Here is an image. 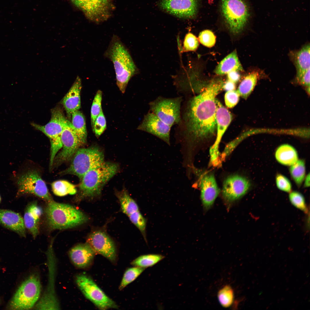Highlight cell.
I'll use <instances>...</instances> for the list:
<instances>
[{"mask_svg": "<svg viewBox=\"0 0 310 310\" xmlns=\"http://www.w3.org/2000/svg\"><path fill=\"white\" fill-rule=\"evenodd\" d=\"M145 268L134 266L127 269L124 273L119 288L121 290L135 280L144 271Z\"/></svg>", "mask_w": 310, "mask_h": 310, "instance_id": "obj_33", "label": "cell"}, {"mask_svg": "<svg viewBox=\"0 0 310 310\" xmlns=\"http://www.w3.org/2000/svg\"><path fill=\"white\" fill-rule=\"evenodd\" d=\"M82 88L81 79L78 76L72 86L64 97L62 104L68 115L71 116L81 106L80 93Z\"/></svg>", "mask_w": 310, "mask_h": 310, "instance_id": "obj_21", "label": "cell"}, {"mask_svg": "<svg viewBox=\"0 0 310 310\" xmlns=\"http://www.w3.org/2000/svg\"><path fill=\"white\" fill-rule=\"evenodd\" d=\"M16 184L19 195L32 194L48 202L53 200L45 182L36 170H29L19 176Z\"/></svg>", "mask_w": 310, "mask_h": 310, "instance_id": "obj_11", "label": "cell"}, {"mask_svg": "<svg viewBox=\"0 0 310 310\" xmlns=\"http://www.w3.org/2000/svg\"><path fill=\"white\" fill-rule=\"evenodd\" d=\"M181 97L166 98L159 96L149 103L151 112L170 127L181 123Z\"/></svg>", "mask_w": 310, "mask_h": 310, "instance_id": "obj_9", "label": "cell"}, {"mask_svg": "<svg viewBox=\"0 0 310 310\" xmlns=\"http://www.w3.org/2000/svg\"><path fill=\"white\" fill-rule=\"evenodd\" d=\"M235 83L228 80L224 83L223 89L228 91L235 90Z\"/></svg>", "mask_w": 310, "mask_h": 310, "instance_id": "obj_45", "label": "cell"}, {"mask_svg": "<svg viewBox=\"0 0 310 310\" xmlns=\"http://www.w3.org/2000/svg\"><path fill=\"white\" fill-rule=\"evenodd\" d=\"M104 56L113 63L117 85L124 93L129 80L138 71L128 49L119 36L113 35Z\"/></svg>", "mask_w": 310, "mask_h": 310, "instance_id": "obj_2", "label": "cell"}, {"mask_svg": "<svg viewBox=\"0 0 310 310\" xmlns=\"http://www.w3.org/2000/svg\"><path fill=\"white\" fill-rule=\"evenodd\" d=\"M0 224L22 237L26 236L24 219L18 213L9 210L0 209Z\"/></svg>", "mask_w": 310, "mask_h": 310, "instance_id": "obj_22", "label": "cell"}, {"mask_svg": "<svg viewBox=\"0 0 310 310\" xmlns=\"http://www.w3.org/2000/svg\"><path fill=\"white\" fill-rule=\"evenodd\" d=\"M216 113L217 137L216 142L213 146L214 149L211 152L218 154V144L223 134L230 124L232 119L231 114L217 99H216Z\"/></svg>", "mask_w": 310, "mask_h": 310, "instance_id": "obj_20", "label": "cell"}, {"mask_svg": "<svg viewBox=\"0 0 310 310\" xmlns=\"http://www.w3.org/2000/svg\"><path fill=\"white\" fill-rule=\"evenodd\" d=\"M72 158L70 166L61 172V175H74L81 179L88 172L104 162L103 152L95 146L79 148Z\"/></svg>", "mask_w": 310, "mask_h": 310, "instance_id": "obj_5", "label": "cell"}, {"mask_svg": "<svg viewBox=\"0 0 310 310\" xmlns=\"http://www.w3.org/2000/svg\"><path fill=\"white\" fill-rule=\"evenodd\" d=\"M1 197L0 196V202H1Z\"/></svg>", "mask_w": 310, "mask_h": 310, "instance_id": "obj_47", "label": "cell"}, {"mask_svg": "<svg viewBox=\"0 0 310 310\" xmlns=\"http://www.w3.org/2000/svg\"><path fill=\"white\" fill-rule=\"evenodd\" d=\"M305 181L304 183V186L305 187H308L310 186V174L309 173L305 178Z\"/></svg>", "mask_w": 310, "mask_h": 310, "instance_id": "obj_46", "label": "cell"}, {"mask_svg": "<svg viewBox=\"0 0 310 310\" xmlns=\"http://www.w3.org/2000/svg\"><path fill=\"white\" fill-rule=\"evenodd\" d=\"M222 16L230 32L240 33L246 24L249 17L247 5L243 0H221Z\"/></svg>", "mask_w": 310, "mask_h": 310, "instance_id": "obj_7", "label": "cell"}, {"mask_svg": "<svg viewBox=\"0 0 310 310\" xmlns=\"http://www.w3.org/2000/svg\"><path fill=\"white\" fill-rule=\"evenodd\" d=\"M171 128L154 113L149 112L137 129L157 137L169 145Z\"/></svg>", "mask_w": 310, "mask_h": 310, "instance_id": "obj_16", "label": "cell"}, {"mask_svg": "<svg viewBox=\"0 0 310 310\" xmlns=\"http://www.w3.org/2000/svg\"><path fill=\"white\" fill-rule=\"evenodd\" d=\"M41 290L38 276L32 275L19 286L11 300L9 307L14 310H28L38 300Z\"/></svg>", "mask_w": 310, "mask_h": 310, "instance_id": "obj_8", "label": "cell"}, {"mask_svg": "<svg viewBox=\"0 0 310 310\" xmlns=\"http://www.w3.org/2000/svg\"><path fill=\"white\" fill-rule=\"evenodd\" d=\"M106 120L102 110L95 121L92 131L96 136L99 137L106 129Z\"/></svg>", "mask_w": 310, "mask_h": 310, "instance_id": "obj_40", "label": "cell"}, {"mask_svg": "<svg viewBox=\"0 0 310 310\" xmlns=\"http://www.w3.org/2000/svg\"><path fill=\"white\" fill-rule=\"evenodd\" d=\"M90 20L99 23L107 20L110 15V0H71Z\"/></svg>", "mask_w": 310, "mask_h": 310, "instance_id": "obj_13", "label": "cell"}, {"mask_svg": "<svg viewBox=\"0 0 310 310\" xmlns=\"http://www.w3.org/2000/svg\"><path fill=\"white\" fill-rule=\"evenodd\" d=\"M199 45L198 39L195 35L190 32L186 34L183 42L184 51H195Z\"/></svg>", "mask_w": 310, "mask_h": 310, "instance_id": "obj_39", "label": "cell"}, {"mask_svg": "<svg viewBox=\"0 0 310 310\" xmlns=\"http://www.w3.org/2000/svg\"><path fill=\"white\" fill-rule=\"evenodd\" d=\"M253 72L247 75L242 80L237 91L240 96L247 99L253 91L257 83L259 74Z\"/></svg>", "mask_w": 310, "mask_h": 310, "instance_id": "obj_29", "label": "cell"}, {"mask_svg": "<svg viewBox=\"0 0 310 310\" xmlns=\"http://www.w3.org/2000/svg\"><path fill=\"white\" fill-rule=\"evenodd\" d=\"M218 297L222 305L225 307H229L232 305L234 300L232 289L229 286H224L218 292Z\"/></svg>", "mask_w": 310, "mask_h": 310, "instance_id": "obj_35", "label": "cell"}, {"mask_svg": "<svg viewBox=\"0 0 310 310\" xmlns=\"http://www.w3.org/2000/svg\"><path fill=\"white\" fill-rule=\"evenodd\" d=\"M276 186L280 190L288 193L291 191V183L284 175L280 174H277L276 177Z\"/></svg>", "mask_w": 310, "mask_h": 310, "instance_id": "obj_41", "label": "cell"}, {"mask_svg": "<svg viewBox=\"0 0 310 310\" xmlns=\"http://www.w3.org/2000/svg\"><path fill=\"white\" fill-rule=\"evenodd\" d=\"M96 253L87 242L78 244L69 251V256L73 264L82 268H87L92 264Z\"/></svg>", "mask_w": 310, "mask_h": 310, "instance_id": "obj_19", "label": "cell"}, {"mask_svg": "<svg viewBox=\"0 0 310 310\" xmlns=\"http://www.w3.org/2000/svg\"><path fill=\"white\" fill-rule=\"evenodd\" d=\"M227 74L228 80L235 83L238 82L241 78L240 75L237 71H232Z\"/></svg>", "mask_w": 310, "mask_h": 310, "instance_id": "obj_44", "label": "cell"}, {"mask_svg": "<svg viewBox=\"0 0 310 310\" xmlns=\"http://www.w3.org/2000/svg\"><path fill=\"white\" fill-rule=\"evenodd\" d=\"M200 181L202 204L204 209L208 210L213 205L220 191L215 177L212 173L204 174L201 176Z\"/></svg>", "mask_w": 310, "mask_h": 310, "instance_id": "obj_18", "label": "cell"}, {"mask_svg": "<svg viewBox=\"0 0 310 310\" xmlns=\"http://www.w3.org/2000/svg\"><path fill=\"white\" fill-rule=\"evenodd\" d=\"M275 156L277 160L285 165L290 166L298 160V154L296 149L290 145L284 144L277 149Z\"/></svg>", "mask_w": 310, "mask_h": 310, "instance_id": "obj_25", "label": "cell"}, {"mask_svg": "<svg viewBox=\"0 0 310 310\" xmlns=\"http://www.w3.org/2000/svg\"><path fill=\"white\" fill-rule=\"evenodd\" d=\"M200 43L206 47H211L215 44L216 37L210 30H206L201 32L198 36Z\"/></svg>", "mask_w": 310, "mask_h": 310, "instance_id": "obj_38", "label": "cell"}, {"mask_svg": "<svg viewBox=\"0 0 310 310\" xmlns=\"http://www.w3.org/2000/svg\"><path fill=\"white\" fill-rule=\"evenodd\" d=\"M240 96L237 90H234L227 91L224 96L226 106L229 108L234 107L238 102Z\"/></svg>", "mask_w": 310, "mask_h": 310, "instance_id": "obj_42", "label": "cell"}, {"mask_svg": "<svg viewBox=\"0 0 310 310\" xmlns=\"http://www.w3.org/2000/svg\"><path fill=\"white\" fill-rule=\"evenodd\" d=\"M75 280L77 285L84 296L99 309L118 308L115 303L89 276L84 274H79L76 276Z\"/></svg>", "mask_w": 310, "mask_h": 310, "instance_id": "obj_10", "label": "cell"}, {"mask_svg": "<svg viewBox=\"0 0 310 310\" xmlns=\"http://www.w3.org/2000/svg\"><path fill=\"white\" fill-rule=\"evenodd\" d=\"M51 186L53 193L59 196H64L68 194L74 195L77 192L75 186L65 180L54 181L51 183Z\"/></svg>", "mask_w": 310, "mask_h": 310, "instance_id": "obj_30", "label": "cell"}, {"mask_svg": "<svg viewBox=\"0 0 310 310\" xmlns=\"http://www.w3.org/2000/svg\"><path fill=\"white\" fill-rule=\"evenodd\" d=\"M128 216L131 222L138 228L144 237H145L146 221L140 211L136 212Z\"/></svg>", "mask_w": 310, "mask_h": 310, "instance_id": "obj_37", "label": "cell"}, {"mask_svg": "<svg viewBox=\"0 0 310 310\" xmlns=\"http://www.w3.org/2000/svg\"><path fill=\"white\" fill-rule=\"evenodd\" d=\"M164 256L158 254L141 255L133 260L131 264L134 266L144 268L152 267L163 259Z\"/></svg>", "mask_w": 310, "mask_h": 310, "instance_id": "obj_31", "label": "cell"}, {"mask_svg": "<svg viewBox=\"0 0 310 310\" xmlns=\"http://www.w3.org/2000/svg\"><path fill=\"white\" fill-rule=\"evenodd\" d=\"M288 197L290 202L294 207L305 214L308 213L305 199L301 193L297 191H291L289 193Z\"/></svg>", "mask_w": 310, "mask_h": 310, "instance_id": "obj_34", "label": "cell"}, {"mask_svg": "<svg viewBox=\"0 0 310 310\" xmlns=\"http://www.w3.org/2000/svg\"><path fill=\"white\" fill-rule=\"evenodd\" d=\"M251 184L247 178L239 175L227 178L224 182L222 194L225 201L232 203L244 195L250 189Z\"/></svg>", "mask_w": 310, "mask_h": 310, "instance_id": "obj_14", "label": "cell"}, {"mask_svg": "<svg viewBox=\"0 0 310 310\" xmlns=\"http://www.w3.org/2000/svg\"><path fill=\"white\" fill-rule=\"evenodd\" d=\"M42 211L37 202L28 205L25 210L23 218L25 227L35 238L39 233V225Z\"/></svg>", "mask_w": 310, "mask_h": 310, "instance_id": "obj_23", "label": "cell"}, {"mask_svg": "<svg viewBox=\"0 0 310 310\" xmlns=\"http://www.w3.org/2000/svg\"><path fill=\"white\" fill-rule=\"evenodd\" d=\"M310 44H307L296 54L295 59L296 79L298 82L306 71L310 68Z\"/></svg>", "mask_w": 310, "mask_h": 310, "instance_id": "obj_26", "label": "cell"}, {"mask_svg": "<svg viewBox=\"0 0 310 310\" xmlns=\"http://www.w3.org/2000/svg\"><path fill=\"white\" fill-rule=\"evenodd\" d=\"M224 84L220 79H214L203 92L188 101L179 125L186 138L195 141L214 135L216 127V97Z\"/></svg>", "mask_w": 310, "mask_h": 310, "instance_id": "obj_1", "label": "cell"}, {"mask_svg": "<svg viewBox=\"0 0 310 310\" xmlns=\"http://www.w3.org/2000/svg\"><path fill=\"white\" fill-rule=\"evenodd\" d=\"M47 223L51 229L71 228L88 221L84 213L70 205L56 202H48L45 210Z\"/></svg>", "mask_w": 310, "mask_h": 310, "instance_id": "obj_3", "label": "cell"}, {"mask_svg": "<svg viewBox=\"0 0 310 310\" xmlns=\"http://www.w3.org/2000/svg\"><path fill=\"white\" fill-rule=\"evenodd\" d=\"M67 120L62 110L57 107L51 110L50 120L46 125H41L33 123H31L34 127L44 133L50 140V168H52L55 156L62 147L61 136Z\"/></svg>", "mask_w": 310, "mask_h": 310, "instance_id": "obj_6", "label": "cell"}, {"mask_svg": "<svg viewBox=\"0 0 310 310\" xmlns=\"http://www.w3.org/2000/svg\"><path fill=\"white\" fill-rule=\"evenodd\" d=\"M71 116V121L70 122L72 127L83 145L86 142L87 135L84 116L78 110L72 113Z\"/></svg>", "mask_w": 310, "mask_h": 310, "instance_id": "obj_27", "label": "cell"}, {"mask_svg": "<svg viewBox=\"0 0 310 310\" xmlns=\"http://www.w3.org/2000/svg\"><path fill=\"white\" fill-rule=\"evenodd\" d=\"M161 7L178 17L192 18L197 14V0H162Z\"/></svg>", "mask_w": 310, "mask_h": 310, "instance_id": "obj_17", "label": "cell"}, {"mask_svg": "<svg viewBox=\"0 0 310 310\" xmlns=\"http://www.w3.org/2000/svg\"><path fill=\"white\" fill-rule=\"evenodd\" d=\"M87 242L96 253L100 254L112 262L116 258V252L114 243L104 232L94 231L88 236Z\"/></svg>", "mask_w": 310, "mask_h": 310, "instance_id": "obj_15", "label": "cell"}, {"mask_svg": "<svg viewBox=\"0 0 310 310\" xmlns=\"http://www.w3.org/2000/svg\"><path fill=\"white\" fill-rule=\"evenodd\" d=\"M118 170L117 164L104 162L100 166L86 173L81 179L79 186V200L99 196L103 186Z\"/></svg>", "mask_w": 310, "mask_h": 310, "instance_id": "obj_4", "label": "cell"}, {"mask_svg": "<svg viewBox=\"0 0 310 310\" xmlns=\"http://www.w3.org/2000/svg\"><path fill=\"white\" fill-rule=\"evenodd\" d=\"M115 194L119 201L122 211L127 216L139 211L137 204L125 189L117 191Z\"/></svg>", "mask_w": 310, "mask_h": 310, "instance_id": "obj_28", "label": "cell"}, {"mask_svg": "<svg viewBox=\"0 0 310 310\" xmlns=\"http://www.w3.org/2000/svg\"><path fill=\"white\" fill-rule=\"evenodd\" d=\"M289 172L290 175L298 187L301 185L305 178V166L303 160H298L290 166Z\"/></svg>", "mask_w": 310, "mask_h": 310, "instance_id": "obj_32", "label": "cell"}, {"mask_svg": "<svg viewBox=\"0 0 310 310\" xmlns=\"http://www.w3.org/2000/svg\"><path fill=\"white\" fill-rule=\"evenodd\" d=\"M299 82L301 85L307 88L309 92L310 68L307 70L301 78Z\"/></svg>", "mask_w": 310, "mask_h": 310, "instance_id": "obj_43", "label": "cell"}, {"mask_svg": "<svg viewBox=\"0 0 310 310\" xmlns=\"http://www.w3.org/2000/svg\"><path fill=\"white\" fill-rule=\"evenodd\" d=\"M102 99V92L101 90H98L94 96L91 109V120L92 129L96 118L102 110L101 106Z\"/></svg>", "mask_w": 310, "mask_h": 310, "instance_id": "obj_36", "label": "cell"}, {"mask_svg": "<svg viewBox=\"0 0 310 310\" xmlns=\"http://www.w3.org/2000/svg\"><path fill=\"white\" fill-rule=\"evenodd\" d=\"M233 71H243L235 50L227 55L219 63L214 72L217 75H222Z\"/></svg>", "mask_w": 310, "mask_h": 310, "instance_id": "obj_24", "label": "cell"}, {"mask_svg": "<svg viewBox=\"0 0 310 310\" xmlns=\"http://www.w3.org/2000/svg\"><path fill=\"white\" fill-rule=\"evenodd\" d=\"M61 139L62 149L55 156L53 165L57 166L69 160L73 157L79 147L82 145L70 122L68 120L61 133Z\"/></svg>", "mask_w": 310, "mask_h": 310, "instance_id": "obj_12", "label": "cell"}]
</instances>
